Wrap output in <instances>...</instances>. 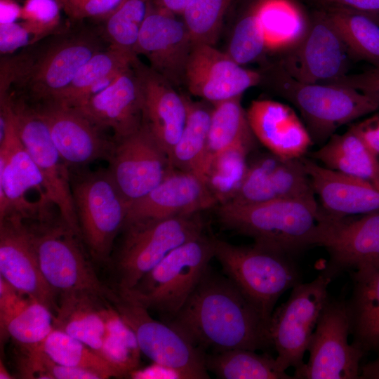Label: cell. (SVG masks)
Masks as SVG:
<instances>
[{
	"label": "cell",
	"mask_w": 379,
	"mask_h": 379,
	"mask_svg": "<svg viewBox=\"0 0 379 379\" xmlns=\"http://www.w3.org/2000/svg\"><path fill=\"white\" fill-rule=\"evenodd\" d=\"M164 322L205 353L272 348L268 324L227 277L211 267L178 312Z\"/></svg>",
	"instance_id": "cell-1"
},
{
	"label": "cell",
	"mask_w": 379,
	"mask_h": 379,
	"mask_svg": "<svg viewBox=\"0 0 379 379\" xmlns=\"http://www.w3.org/2000/svg\"><path fill=\"white\" fill-rule=\"evenodd\" d=\"M319 213L318 202L292 199L227 202L217 208L218 220L225 228L292 258L315 246Z\"/></svg>",
	"instance_id": "cell-2"
},
{
	"label": "cell",
	"mask_w": 379,
	"mask_h": 379,
	"mask_svg": "<svg viewBox=\"0 0 379 379\" xmlns=\"http://www.w3.org/2000/svg\"><path fill=\"white\" fill-rule=\"evenodd\" d=\"M214 258L268 325L280 296L302 282L293 258L254 243L237 246L214 237Z\"/></svg>",
	"instance_id": "cell-3"
},
{
	"label": "cell",
	"mask_w": 379,
	"mask_h": 379,
	"mask_svg": "<svg viewBox=\"0 0 379 379\" xmlns=\"http://www.w3.org/2000/svg\"><path fill=\"white\" fill-rule=\"evenodd\" d=\"M214 258V237L202 233L172 250L123 298L161 314L166 321L185 303Z\"/></svg>",
	"instance_id": "cell-4"
},
{
	"label": "cell",
	"mask_w": 379,
	"mask_h": 379,
	"mask_svg": "<svg viewBox=\"0 0 379 379\" xmlns=\"http://www.w3.org/2000/svg\"><path fill=\"white\" fill-rule=\"evenodd\" d=\"M41 272L58 296L84 293L113 303L119 294L98 277L81 239L59 217L31 225Z\"/></svg>",
	"instance_id": "cell-5"
},
{
	"label": "cell",
	"mask_w": 379,
	"mask_h": 379,
	"mask_svg": "<svg viewBox=\"0 0 379 379\" xmlns=\"http://www.w3.org/2000/svg\"><path fill=\"white\" fill-rule=\"evenodd\" d=\"M70 177L80 237L91 258L108 262L128 202L107 168L70 171Z\"/></svg>",
	"instance_id": "cell-6"
},
{
	"label": "cell",
	"mask_w": 379,
	"mask_h": 379,
	"mask_svg": "<svg viewBox=\"0 0 379 379\" xmlns=\"http://www.w3.org/2000/svg\"><path fill=\"white\" fill-rule=\"evenodd\" d=\"M277 86L300 112L313 142H326L340 126L379 110L378 102L354 88L299 81L281 65Z\"/></svg>",
	"instance_id": "cell-7"
},
{
	"label": "cell",
	"mask_w": 379,
	"mask_h": 379,
	"mask_svg": "<svg viewBox=\"0 0 379 379\" xmlns=\"http://www.w3.org/2000/svg\"><path fill=\"white\" fill-rule=\"evenodd\" d=\"M204 226L199 213L124 226L114 260L116 291L131 289L172 250L204 233Z\"/></svg>",
	"instance_id": "cell-8"
},
{
	"label": "cell",
	"mask_w": 379,
	"mask_h": 379,
	"mask_svg": "<svg viewBox=\"0 0 379 379\" xmlns=\"http://www.w3.org/2000/svg\"><path fill=\"white\" fill-rule=\"evenodd\" d=\"M0 219L17 214L34 222L51 220V209L30 199L32 194L44 205L53 206L38 167L18 135L7 97L0 98Z\"/></svg>",
	"instance_id": "cell-9"
},
{
	"label": "cell",
	"mask_w": 379,
	"mask_h": 379,
	"mask_svg": "<svg viewBox=\"0 0 379 379\" xmlns=\"http://www.w3.org/2000/svg\"><path fill=\"white\" fill-rule=\"evenodd\" d=\"M332 279L321 272L307 283L295 285L288 300L274 310L269 322V334L276 359L281 368H296L315 330L323 307L329 296Z\"/></svg>",
	"instance_id": "cell-10"
},
{
	"label": "cell",
	"mask_w": 379,
	"mask_h": 379,
	"mask_svg": "<svg viewBox=\"0 0 379 379\" xmlns=\"http://www.w3.org/2000/svg\"><path fill=\"white\" fill-rule=\"evenodd\" d=\"M350 335L345 300L329 295L307 347L309 359L295 368L293 379H359L365 354Z\"/></svg>",
	"instance_id": "cell-11"
},
{
	"label": "cell",
	"mask_w": 379,
	"mask_h": 379,
	"mask_svg": "<svg viewBox=\"0 0 379 379\" xmlns=\"http://www.w3.org/2000/svg\"><path fill=\"white\" fill-rule=\"evenodd\" d=\"M8 99L18 135L38 167L48 200L62 221L80 237L69 166L33 107L11 95Z\"/></svg>",
	"instance_id": "cell-12"
},
{
	"label": "cell",
	"mask_w": 379,
	"mask_h": 379,
	"mask_svg": "<svg viewBox=\"0 0 379 379\" xmlns=\"http://www.w3.org/2000/svg\"><path fill=\"white\" fill-rule=\"evenodd\" d=\"M99 43L89 34L60 39L35 59H16L15 84H21L39 102L55 99L72 81L79 69L97 52Z\"/></svg>",
	"instance_id": "cell-13"
},
{
	"label": "cell",
	"mask_w": 379,
	"mask_h": 379,
	"mask_svg": "<svg viewBox=\"0 0 379 379\" xmlns=\"http://www.w3.org/2000/svg\"><path fill=\"white\" fill-rule=\"evenodd\" d=\"M112 304L134 333L140 352L152 362L180 370L190 379L210 378L205 364L206 353L180 332L153 319L145 307L119 295Z\"/></svg>",
	"instance_id": "cell-14"
},
{
	"label": "cell",
	"mask_w": 379,
	"mask_h": 379,
	"mask_svg": "<svg viewBox=\"0 0 379 379\" xmlns=\"http://www.w3.org/2000/svg\"><path fill=\"white\" fill-rule=\"evenodd\" d=\"M107 168L128 204L152 190L173 169L169 157L145 124L114 139Z\"/></svg>",
	"instance_id": "cell-15"
},
{
	"label": "cell",
	"mask_w": 379,
	"mask_h": 379,
	"mask_svg": "<svg viewBox=\"0 0 379 379\" xmlns=\"http://www.w3.org/2000/svg\"><path fill=\"white\" fill-rule=\"evenodd\" d=\"M26 221L17 214L0 219V276L55 314L59 296L44 277L33 231Z\"/></svg>",
	"instance_id": "cell-16"
},
{
	"label": "cell",
	"mask_w": 379,
	"mask_h": 379,
	"mask_svg": "<svg viewBox=\"0 0 379 379\" xmlns=\"http://www.w3.org/2000/svg\"><path fill=\"white\" fill-rule=\"evenodd\" d=\"M293 48L281 65L296 80L326 84L347 74L352 57L326 11L314 15Z\"/></svg>",
	"instance_id": "cell-17"
},
{
	"label": "cell",
	"mask_w": 379,
	"mask_h": 379,
	"mask_svg": "<svg viewBox=\"0 0 379 379\" xmlns=\"http://www.w3.org/2000/svg\"><path fill=\"white\" fill-rule=\"evenodd\" d=\"M315 246L328 253L321 272L332 279L379 257V211L353 218L334 217L320 210Z\"/></svg>",
	"instance_id": "cell-18"
},
{
	"label": "cell",
	"mask_w": 379,
	"mask_h": 379,
	"mask_svg": "<svg viewBox=\"0 0 379 379\" xmlns=\"http://www.w3.org/2000/svg\"><path fill=\"white\" fill-rule=\"evenodd\" d=\"M46 124L60 156L70 168L82 167L98 159L108 160L114 140L77 109L54 100L32 106Z\"/></svg>",
	"instance_id": "cell-19"
},
{
	"label": "cell",
	"mask_w": 379,
	"mask_h": 379,
	"mask_svg": "<svg viewBox=\"0 0 379 379\" xmlns=\"http://www.w3.org/2000/svg\"><path fill=\"white\" fill-rule=\"evenodd\" d=\"M216 205L218 201L204 177L173 168L149 193L128 204L124 227L138 222L200 213Z\"/></svg>",
	"instance_id": "cell-20"
},
{
	"label": "cell",
	"mask_w": 379,
	"mask_h": 379,
	"mask_svg": "<svg viewBox=\"0 0 379 379\" xmlns=\"http://www.w3.org/2000/svg\"><path fill=\"white\" fill-rule=\"evenodd\" d=\"M302 157L286 159L270 152L257 155L248 161L243 183L229 202L247 204L283 199L317 202Z\"/></svg>",
	"instance_id": "cell-21"
},
{
	"label": "cell",
	"mask_w": 379,
	"mask_h": 379,
	"mask_svg": "<svg viewBox=\"0 0 379 379\" xmlns=\"http://www.w3.org/2000/svg\"><path fill=\"white\" fill-rule=\"evenodd\" d=\"M193 43L184 22L173 14L149 7L134 51L147 58L150 68L174 87L185 82Z\"/></svg>",
	"instance_id": "cell-22"
},
{
	"label": "cell",
	"mask_w": 379,
	"mask_h": 379,
	"mask_svg": "<svg viewBox=\"0 0 379 379\" xmlns=\"http://www.w3.org/2000/svg\"><path fill=\"white\" fill-rule=\"evenodd\" d=\"M261 75L242 67L212 45H194L189 56L185 83L190 92L213 105L241 96L258 85Z\"/></svg>",
	"instance_id": "cell-23"
},
{
	"label": "cell",
	"mask_w": 379,
	"mask_h": 379,
	"mask_svg": "<svg viewBox=\"0 0 379 379\" xmlns=\"http://www.w3.org/2000/svg\"><path fill=\"white\" fill-rule=\"evenodd\" d=\"M136 62L106 88L74 107L102 131L111 129L114 139L132 133L142 123V99Z\"/></svg>",
	"instance_id": "cell-24"
},
{
	"label": "cell",
	"mask_w": 379,
	"mask_h": 379,
	"mask_svg": "<svg viewBox=\"0 0 379 379\" xmlns=\"http://www.w3.org/2000/svg\"><path fill=\"white\" fill-rule=\"evenodd\" d=\"M142 99V123L152 132L169 159L185 125L187 107L184 96L164 77L135 63Z\"/></svg>",
	"instance_id": "cell-25"
},
{
	"label": "cell",
	"mask_w": 379,
	"mask_h": 379,
	"mask_svg": "<svg viewBox=\"0 0 379 379\" xmlns=\"http://www.w3.org/2000/svg\"><path fill=\"white\" fill-rule=\"evenodd\" d=\"M320 209L334 217L379 211V190L371 183L302 157Z\"/></svg>",
	"instance_id": "cell-26"
},
{
	"label": "cell",
	"mask_w": 379,
	"mask_h": 379,
	"mask_svg": "<svg viewBox=\"0 0 379 379\" xmlns=\"http://www.w3.org/2000/svg\"><path fill=\"white\" fill-rule=\"evenodd\" d=\"M246 114L255 138L280 157L301 158L313 144L305 125L286 104L271 100H253Z\"/></svg>",
	"instance_id": "cell-27"
},
{
	"label": "cell",
	"mask_w": 379,
	"mask_h": 379,
	"mask_svg": "<svg viewBox=\"0 0 379 379\" xmlns=\"http://www.w3.org/2000/svg\"><path fill=\"white\" fill-rule=\"evenodd\" d=\"M352 291L345 300L352 343L365 354L379 352V257L349 271Z\"/></svg>",
	"instance_id": "cell-28"
},
{
	"label": "cell",
	"mask_w": 379,
	"mask_h": 379,
	"mask_svg": "<svg viewBox=\"0 0 379 379\" xmlns=\"http://www.w3.org/2000/svg\"><path fill=\"white\" fill-rule=\"evenodd\" d=\"M138 60L134 53L109 45L95 53L78 71L70 84L54 100L77 107L109 86Z\"/></svg>",
	"instance_id": "cell-29"
},
{
	"label": "cell",
	"mask_w": 379,
	"mask_h": 379,
	"mask_svg": "<svg viewBox=\"0 0 379 379\" xmlns=\"http://www.w3.org/2000/svg\"><path fill=\"white\" fill-rule=\"evenodd\" d=\"M312 157L329 168L365 180L379 190V157L351 126L333 134Z\"/></svg>",
	"instance_id": "cell-30"
},
{
	"label": "cell",
	"mask_w": 379,
	"mask_h": 379,
	"mask_svg": "<svg viewBox=\"0 0 379 379\" xmlns=\"http://www.w3.org/2000/svg\"><path fill=\"white\" fill-rule=\"evenodd\" d=\"M105 301L84 293L60 295L54 328L81 341L100 355L106 332L102 313Z\"/></svg>",
	"instance_id": "cell-31"
},
{
	"label": "cell",
	"mask_w": 379,
	"mask_h": 379,
	"mask_svg": "<svg viewBox=\"0 0 379 379\" xmlns=\"http://www.w3.org/2000/svg\"><path fill=\"white\" fill-rule=\"evenodd\" d=\"M241 96L213 105L206 154L201 172L204 177L213 159L225 149L243 147L251 151L255 137L250 126Z\"/></svg>",
	"instance_id": "cell-32"
},
{
	"label": "cell",
	"mask_w": 379,
	"mask_h": 379,
	"mask_svg": "<svg viewBox=\"0 0 379 379\" xmlns=\"http://www.w3.org/2000/svg\"><path fill=\"white\" fill-rule=\"evenodd\" d=\"M266 48H293L305 36L308 25L291 0H262L254 8Z\"/></svg>",
	"instance_id": "cell-33"
},
{
	"label": "cell",
	"mask_w": 379,
	"mask_h": 379,
	"mask_svg": "<svg viewBox=\"0 0 379 379\" xmlns=\"http://www.w3.org/2000/svg\"><path fill=\"white\" fill-rule=\"evenodd\" d=\"M255 352L233 349L206 354V367L220 379H293L281 368L276 357Z\"/></svg>",
	"instance_id": "cell-34"
},
{
	"label": "cell",
	"mask_w": 379,
	"mask_h": 379,
	"mask_svg": "<svg viewBox=\"0 0 379 379\" xmlns=\"http://www.w3.org/2000/svg\"><path fill=\"white\" fill-rule=\"evenodd\" d=\"M184 98L186 122L171 152L170 162L175 169L201 175L213 108L194 102L187 97Z\"/></svg>",
	"instance_id": "cell-35"
},
{
	"label": "cell",
	"mask_w": 379,
	"mask_h": 379,
	"mask_svg": "<svg viewBox=\"0 0 379 379\" xmlns=\"http://www.w3.org/2000/svg\"><path fill=\"white\" fill-rule=\"evenodd\" d=\"M352 58L379 67V24L367 14L342 7L326 11Z\"/></svg>",
	"instance_id": "cell-36"
},
{
	"label": "cell",
	"mask_w": 379,
	"mask_h": 379,
	"mask_svg": "<svg viewBox=\"0 0 379 379\" xmlns=\"http://www.w3.org/2000/svg\"><path fill=\"white\" fill-rule=\"evenodd\" d=\"M40 348L56 363L93 372L101 379L122 377L98 352L62 330L54 328Z\"/></svg>",
	"instance_id": "cell-37"
},
{
	"label": "cell",
	"mask_w": 379,
	"mask_h": 379,
	"mask_svg": "<svg viewBox=\"0 0 379 379\" xmlns=\"http://www.w3.org/2000/svg\"><path fill=\"white\" fill-rule=\"evenodd\" d=\"M102 313L106 332L100 355L114 366L122 377L128 376L138 368L140 362L141 352L135 335L112 302H104Z\"/></svg>",
	"instance_id": "cell-38"
},
{
	"label": "cell",
	"mask_w": 379,
	"mask_h": 379,
	"mask_svg": "<svg viewBox=\"0 0 379 379\" xmlns=\"http://www.w3.org/2000/svg\"><path fill=\"white\" fill-rule=\"evenodd\" d=\"M250 152L245 147H233L211 161L204 178L218 205L231 201L237 194L247 171Z\"/></svg>",
	"instance_id": "cell-39"
},
{
	"label": "cell",
	"mask_w": 379,
	"mask_h": 379,
	"mask_svg": "<svg viewBox=\"0 0 379 379\" xmlns=\"http://www.w3.org/2000/svg\"><path fill=\"white\" fill-rule=\"evenodd\" d=\"M53 321V313L32 299L11 318L1 340L10 337L20 349L40 347L54 328Z\"/></svg>",
	"instance_id": "cell-40"
},
{
	"label": "cell",
	"mask_w": 379,
	"mask_h": 379,
	"mask_svg": "<svg viewBox=\"0 0 379 379\" xmlns=\"http://www.w3.org/2000/svg\"><path fill=\"white\" fill-rule=\"evenodd\" d=\"M149 7V0H122L105 19L110 45L135 53L134 49Z\"/></svg>",
	"instance_id": "cell-41"
},
{
	"label": "cell",
	"mask_w": 379,
	"mask_h": 379,
	"mask_svg": "<svg viewBox=\"0 0 379 379\" xmlns=\"http://www.w3.org/2000/svg\"><path fill=\"white\" fill-rule=\"evenodd\" d=\"M233 0H194L184 11L193 45L215 44L223 17Z\"/></svg>",
	"instance_id": "cell-42"
},
{
	"label": "cell",
	"mask_w": 379,
	"mask_h": 379,
	"mask_svg": "<svg viewBox=\"0 0 379 379\" xmlns=\"http://www.w3.org/2000/svg\"><path fill=\"white\" fill-rule=\"evenodd\" d=\"M18 366L23 378L101 379L91 371L63 366L51 359L41 348L20 349Z\"/></svg>",
	"instance_id": "cell-43"
},
{
	"label": "cell",
	"mask_w": 379,
	"mask_h": 379,
	"mask_svg": "<svg viewBox=\"0 0 379 379\" xmlns=\"http://www.w3.org/2000/svg\"><path fill=\"white\" fill-rule=\"evenodd\" d=\"M265 48L263 33L253 9L237 24L226 53L242 65L258 58Z\"/></svg>",
	"instance_id": "cell-44"
},
{
	"label": "cell",
	"mask_w": 379,
	"mask_h": 379,
	"mask_svg": "<svg viewBox=\"0 0 379 379\" xmlns=\"http://www.w3.org/2000/svg\"><path fill=\"white\" fill-rule=\"evenodd\" d=\"M61 9L58 0H26L20 19L37 40L57 27Z\"/></svg>",
	"instance_id": "cell-45"
},
{
	"label": "cell",
	"mask_w": 379,
	"mask_h": 379,
	"mask_svg": "<svg viewBox=\"0 0 379 379\" xmlns=\"http://www.w3.org/2000/svg\"><path fill=\"white\" fill-rule=\"evenodd\" d=\"M62 9L72 20L88 18L106 19L122 0H58Z\"/></svg>",
	"instance_id": "cell-46"
},
{
	"label": "cell",
	"mask_w": 379,
	"mask_h": 379,
	"mask_svg": "<svg viewBox=\"0 0 379 379\" xmlns=\"http://www.w3.org/2000/svg\"><path fill=\"white\" fill-rule=\"evenodd\" d=\"M33 298L20 291L0 276V334L4 335L11 318Z\"/></svg>",
	"instance_id": "cell-47"
},
{
	"label": "cell",
	"mask_w": 379,
	"mask_h": 379,
	"mask_svg": "<svg viewBox=\"0 0 379 379\" xmlns=\"http://www.w3.org/2000/svg\"><path fill=\"white\" fill-rule=\"evenodd\" d=\"M36 41L35 36L23 22L0 24L1 54L12 53Z\"/></svg>",
	"instance_id": "cell-48"
},
{
	"label": "cell",
	"mask_w": 379,
	"mask_h": 379,
	"mask_svg": "<svg viewBox=\"0 0 379 379\" xmlns=\"http://www.w3.org/2000/svg\"><path fill=\"white\" fill-rule=\"evenodd\" d=\"M326 84L354 88L379 102V67L354 74H346Z\"/></svg>",
	"instance_id": "cell-49"
},
{
	"label": "cell",
	"mask_w": 379,
	"mask_h": 379,
	"mask_svg": "<svg viewBox=\"0 0 379 379\" xmlns=\"http://www.w3.org/2000/svg\"><path fill=\"white\" fill-rule=\"evenodd\" d=\"M352 126L367 147L379 157V110Z\"/></svg>",
	"instance_id": "cell-50"
},
{
	"label": "cell",
	"mask_w": 379,
	"mask_h": 379,
	"mask_svg": "<svg viewBox=\"0 0 379 379\" xmlns=\"http://www.w3.org/2000/svg\"><path fill=\"white\" fill-rule=\"evenodd\" d=\"M133 379H190L183 371L156 362L142 368H137L128 374Z\"/></svg>",
	"instance_id": "cell-51"
},
{
	"label": "cell",
	"mask_w": 379,
	"mask_h": 379,
	"mask_svg": "<svg viewBox=\"0 0 379 379\" xmlns=\"http://www.w3.org/2000/svg\"><path fill=\"white\" fill-rule=\"evenodd\" d=\"M329 7H342L366 13L379 12V0H320Z\"/></svg>",
	"instance_id": "cell-52"
},
{
	"label": "cell",
	"mask_w": 379,
	"mask_h": 379,
	"mask_svg": "<svg viewBox=\"0 0 379 379\" xmlns=\"http://www.w3.org/2000/svg\"><path fill=\"white\" fill-rule=\"evenodd\" d=\"M20 7L14 0H0V24L16 22L21 17Z\"/></svg>",
	"instance_id": "cell-53"
},
{
	"label": "cell",
	"mask_w": 379,
	"mask_h": 379,
	"mask_svg": "<svg viewBox=\"0 0 379 379\" xmlns=\"http://www.w3.org/2000/svg\"><path fill=\"white\" fill-rule=\"evenodd\" d=\"M194 0H153L154 7L173 15L182 14Z\"/></svg>",
	"instance_id": "cell-54"
},
{
	"label": "cell",
	"mask_w": 379,
	"mask_h": 379,
	"mask_svg": "<svg viewBox=\"0 0 379 379\" xmlns=\"http://www.w3.org/2000/svg\"><path fill=\"white\" fill-rule=\"evenodd\" d=\"M359 379H379V352L375 359L361 365Z\"/></svg>",
	"instance_id": "cell-55"
},
{
	"label": "cell",
	"mask_w": 379,
	"mask_h": 379,
	"mask_svg": "<svg viewBox=\"0 0 379 379\" xmlns=\"http://www.w3.org/2000/svg\"><path fill=\"white\" fill-rule=\"evenodd\" d=\"M0 378L1 379H11L13 378L12 375L10 374L5 365L1 360L0 362Z\"/></svg>",
	"instance_id": "cell-56"
},
{
	"label": "cell",
	"mask_w": 379,
	"mask_h": 379,
	"mask_svg": "<svg viewBox=\"0 0 379 379\" xmlns=\"http://www.w3.org/2000/svg\"><path fill=\"white\" fill-rule=\"evenodd\" d=\"M373 20H374L378 24H379V12L373 13H366Z\"/></svg>",
	"instance_id": "cell-57"
}]
</instances>
